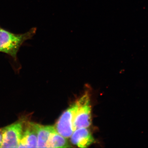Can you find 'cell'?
I'll list each match as a JSON object with an SVG mask.
<instances>
[{
	"mask_svg": "<svg viewBox=\"0 0 148 148\" xmlns=\"http://www.w3.org/2000/svg\"><path fill=\"white\" fill-rule=\"evenodd\" d=\"M36 31L34 27L24 34H15L0 28V52L8 54L16 59L21 45L27 40L32 39Z\"/></svg>",
	"mask_w": 148,
	"mask_h": 148,
	"instance_id": "1",
	"label": "cell"
},
{
	"mask_svg": "<svg viewBox=\"0 0 148 148\" xmlns=\"http://www.w3.org/2000/svg\"><path fill=\"white\" fill-rule=\"evenodd\" d=\"M28 120L27 116H23L12 124L2 128V139L0 148L18 147Z\"/></svg>",
	"mask_w": 148,
	"mask_h": 148,
	"instance_id": "2",
	"label": "cell"
},
{
	"mask_svg": "<svg viewBox=\"0 0 148 148\" xmlns=\"http://www.w3.org/2000/svg\"><path fill=\"white\" fill-rule=\"evenodd\" d=\"M80 103L81 100L79 98L64 111L54 126L56 130L64 138H71L74 131V117Z\"/></svg>",
	"mask_w": 148,
	"mask_h": 148,
	"instance_id": "3",
	"label": "cell"
},
{
	"mask_svg": "<svg viewBox=\"0 0 148 148\" xmlns=\"http://www.w3.org/2000/svg\"><path fill=\"white\" fill-rule=\"evenodd\" d=\"M80 99V105L74 117V131L79 128H88L91 125L92 122L91 108L89 95L86 93Z\"/></svg>",
	"mask_w": 148,
	"mask_h": 148,
	"instance_id": "4",
	"label": "cell"
},
{
	"mask_svg": "<svg viewBox=\"0 0 148 148\" xmlns=\"http://www.w3.org/2000/svg\"><path fill=\"white\" fill-rule=\"evenodd\" d=\"M18 147L38 148V133L36 123L29 121L25 123Z\"/></svg>",
	"mask_w": 148,
	"mask_h": 148,
	"instance_id": "5",
	"label": "cell"
},
{
	"mask_svg": "<svg viewBox=\"0 0 148 148\" xmlns=\"http://www.w3.org/2000/svg\"><path fill=\"white\" fill-rule=\"evenodd\" d=\"M71 142L79 148H86L95 142L89 129L87 127L75 130L71 137Z\"/></svg>",
	"mask_w": 148,
	"mask_h": 148,
	"instance_id": "6",
	"label": "cell"
},
{
	"mask_svg": "<svg viewBox=\"0 0 148 148\" xmlns=\"http://www.w3.org/2000/svg\"><path fill=\"white\" fill-rule=\"evenodd\" d=\"M38 133V148H47L51 135L56 130L54 126L36 123Z\"/></svg>",
	"mask_w": 148,
	"mask_h": 148,
	"instance_id": "7",
	"label": "cell"
},
{
	"mask_svg": "<svg viewBox=\"0 0 148 148\" xmlns=\"http://www.w3.org/2000/svg\"><path fill=\"white\" fill-rule=\"evenodd\" d=\"M66 138L59 134L55 130L51 135L48 143L47 148L71 147Z\"/></svg>",
	"mask_w": 148,
	"mask_h": 148,
	"instance_id": "8",
	"label": "cell"
},
{
	"mask_svg": "<svg viewBox=\"0 0 148 148\" xmlns=\"http://www.w3.org/2000/svg\"><path fill=\"white\" fill-rule=\"evenodd\" d=\"M2 139V130L0 128V146L1 144Z\"/></svg>",
	"mask_w": 148,
	"mask_h": 148,
	"instance_id": "9",
	"label": "cell"
}]
</instances>
